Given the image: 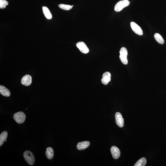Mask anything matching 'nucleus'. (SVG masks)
<instances>
[{"instance_id":"4","label":"nucleus","mask_w":166,"mask_h":166,"mask_svg":"<svg viewBox=\"0 0 166 166\" xmlns=\"http://www.w3.org/2000/svg\"><path fill=\"white\" fill-rule=\"evenodd\" d=\"M120 54L119 58L122 63L125 65L128 64V61L127 59L128 51L127 49L125 47L122 48L120 50Z\"/></svg>"},{"instance_id":"5","label":"nucleus","mask_w":166,"mask_h":166,"mask_svg":"<svg viewBox=\"0 0 166 166\" xmlns=\"http://www.w3.org/2000/svg\"><path fill=\"white\" fill-rule=\"evenodd\" d=\"M131 28L134 33L140 36L143 35V32L141 27L135 22H130Z\"/></svg>"},{"instance_id":"10","label":"nucleus","mask_w":166,"mask_h":166,"mask_svg":"<svg viewBox=\"0 0 166 166\" xmlns=\"http://www.w3.org/2000/svg\"><path fill=\"white\" fill-rule=\"evenodd\" d=\"M111 151L113 158L117 159L119 158L120 156V151L117 147L115 146H112Z\"/></svg>"},{"instance_id":"11","label":"nucleus","mask_w":166,"mask_h":166,"mask_svg":"<svg viewBox=\"0 0 166 166\" xmlns=\"http://www.w3.org/2000/svg\"><path fill=\"white\" fill-rule=\"evenodd\" d=\"M90 142L88 141H82L78 143L77 148L78 150H83L88 148L90 145Z\"/></svg>"},{"instance_id":"3","label":"nucleus","mask_w":166,"mask_h":166,"mask_svg":"<svg viewBox=\"0 0 166 166\" xmlns=\"http://www.w3.org/2000/svg\"><path fill=\"white\" fill-rule=\"evenodd\" d=\"M13 118L17 123L22 124L25 122L26 116L22 112L20 111L14 115Z\"/></svg>"},{"instance_id":"2","label":"nucleus","mask_w":166,"mask_h":166,"mask_svg":"<svg viewBox=\"0 0 166 166\" xmlns=\"http://www.w3.org/2000/svg\"><path fill=\"white\" fill-rule=\"evenodd\" d=\"M130 4V2L128 0H122L120 1L115 5V10L116 12H120L125 7L128 6Z\"/></svg>"},{"instance_id":"6","label":"nucleus","mask_w":166,"mask_h":166,"mask_svg":"<svg viewBox=\"0 0 166 166\" xmlns=\"http://www.w3.org/2000/svg\"><path fill=\"white\" fill-rule=\"evenodd\" d=\"M115 121L117 125L120 128H122L124 126V120L121 113L117 112L115 115Z\"/></svg>"},{"instance_id":"7","label":"nucleus","mask_w":166,"mask_h":166,"mask_svg":"<svg viewBox=\"0 0 166 166\" xmlns=\"http://www.w3.org/2000/svg\"><path fill=\"white\" fill-rule=\"evenodd\" d=\"M76 46L82 53L87 54L89 52V49L85 44L83 42H80L77 43Z\"/></svg>"},{"instance_id":"19","label":"nucleus","mask_w":166,"mask_h":166,"mask_svg":"<svg viewBox=\"0 0 166 166\" xmlns=\"http://www.w3.org/2000/svg\"><path fill=\"white\" fill-rule=\"evenodd\" d=\"M8 4L7 1L5 0H0V8L4 9L6 8L7 5Z\"/></svg>"},{"instance_id":"17","label":"nucleus","mask_w":166,"mask_h":166,"mask_svg":"<svg viewBox=\"0 0 166 166\" xmlns=\"http://www.w3.org/2000/svg\"><path fill=\"white\" fill-rule=\"evenodd\" d=\"M146 164V159L145 158H142L140 159L136 162L134 166H145Z\"/></svg>"},{"instance_id":"1","label":"nucleus","mask_w":166,"mask_h":166,"mask_svg":"<svg viewBox=\"0 0 166 166\" xmlns=\"http://www.w3.org/2000/svg\"><path fill=\"white\" fill-rule=\"evenodd\" d=\"M23 156L25 161L29 165H32L35 162V158L32 153L29 151H26L24 153Z\"/></svg>"},{"instance_id":"16","label":"nucleus","mask_w":166,"mask_h":166,"mask_svg":"<svg viewBox=\"0 0 166 166\" xmlns=\"http://www.w3.org/2000/svg\"><path fill=\"white\" fill-rule=\"evenodd\" d=\"M154 38L156 41L160 44H163L165 42L163 38L160 34L156 33L154 35Z\"/></svg>"},{"instance_id":"9","label":"nucleus","mask_w":166,"mask_h":166,"mask_svg":"<svg viewBox=\"0 0 166 166\" xmlns=\"http://www.w3.org/2000/svg\"><path fill=\"white\" fill-rule=\"evenodd\" d=\"M102 78L101 79L102 83L104 85H107L111 81V75L109 72H106L102 75Z\"/></svg>"},{"instance_id":"12","label":"nucleus","mask_w":166,"mask_h":166,"mask_svg":"<svg viewBox=\"0 0 166 166\" xmlns=\"http://www.w3.org/2000/svg\"><path fill=\"white\" fill-rule=\"evenodd\" d=\"M0 93L4 96L8 97L10 95V92L6 87L1 85L0 86Z\"/></svg>"},{"instance_id":"15","label":"nucleus","mask_w":166,"mask_h":166,"mask_svg":"<svg viewBox=\"0 0 166 166\" xmlns=\"http://www.w3.org/2000/svg\"><path fill=\"white\" fill-rule=\"evenodd\" d=\"M44 14L46 18L48 19H50L52 18V15L51 13L48 8L44 6L42 8Z\"/></svg>"},{"instance_id":"14","label":"nucleus","mask_w":166,"mask_h":166,"mask_svg":"<svg viewBox=\"0 0 166 166\" xmlns=\"http://www.w3.org/2000/svg\"><path fill=\"white\" fill-rule=\"evenodd\" d=\"M8 136V133L6 131H4L0 135V146L3 144L6 140Z\"/></svg>"},{"instance_id":"8","label":"nucleus","mask_w":166,"mask_h":166,"mask_svg":"<svg viewBox=\"0 0 166 166\" xmlns=\"http://www.w3.org/2000/svg\"><path fill=\"white\" fill-rule=\"evenodd\" d=\"M32 80L31 76L30 75H27L22 77L21 80V83L22 85L25 86H28L31 85Z\"/></svg>"},{"instance_id":"18","label":"nucleus","mask_w":166,"mask_h":166,"mask_svg":"<svg viewBox=\"0 0 166 166\" xmlns=\"http://www.w3.org/2000/svg\"><path fill=\"white\" fill-rule=\"evenodd\" d=\"M59 8L61 9L65 10H69L71 9L73 7L72 6L64 4H59Z\"/></svg>"},{"instance_id":"13","label":"nucleus","mask_w":166,"mask_h":166,"mask_svg":"<svg viewBox=\"0 0 166 166\" xmlns=\"http://www.w3.org/2000/svg\"><path fill=\"white\" fill-rule=\"evenodd\" d=\"M46 150L45 154L47 158L49 160L51 159L54 156V151L53 148L48 147L47 148Z\"/></svg>"}]
</instances>
